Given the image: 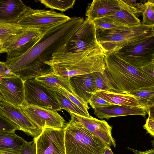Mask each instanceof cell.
<instances>
[{"label":"cell","mask_w":154,"mask_h":154,"mask_svg":"<svg viewBox=\"0 0 154 154\" xmlns=\"http://www.w3.org/2000/svg\"><path fill=\"white\" fill-rule=\"evenodd\" d=\"M17 130L20 129L16 125L0 114V132L15 131Z\"/></svg>","instance_id":"obj_33"},{"label":"cell","mask_w":154,"mask_h":154,"mask_svg":"<svg viewBox=\"0 0 154 154\" xmlns=\"http://www.w3.org/2000/svg\"><path fill=\"white\" fill-rule=\"evenodd\" d=\"M103 154H114L110 147L106 146L105 149Z\"/></svg>","instance_id":"obj_41"},{"label":"cell","mask_w":154,"mask_h":154,"mask_svg":"<svg viewBox=\"0 0 154 154\" xmlns=\"http://www.w3.org/2000/svg\"><path fill=\"white\" fill-rule=\"evenodd\" d=\"M75 0H42L40 2L46 8L63 12L73 7Z\"/></svg>","instance_id":"obj_28"},{"label":"cell","mask_w":154,"mask_h":154,"mask_svg":"<svg viewBox=\"0 0 154 154\" xmlns=\"http://www.w3.org/2000/svg\"><path fill=\"white\" fill-rule=\"evenodd\" d=\"M99 45L96 36L95 26L92 21L86 17L69 40L66 51L79 52Z\"/></svg>","instance_id":"obj_11"},{"label":"cell","mask_w":154,"mask_h":154,"mask_svg":"<svg viewBox=\"0 0 154 154\" xmlns=\"http://www.w3.org/2000/svg\"><path fill=\"white\" fill-rule=\"evenodd\" d=\"M66 48L53 54L45 63L52 72L69 79L81 75L103 72L106 69L105 54L99 45L79 52L66 51Z\"/></svg>","instance_id":"obj_2"},{"label":"cell","mask_w":154,"mask_h":154,"mask_svg":"<svg viewBox=\"0 0 154 154\" xmlns=\"http://www.w3.org/2000/svg\"><path fill=\"white\" fill-rule=\"evenodd\" d=\"M148 118L154 119V106L148 108Z\"/></svg>","instance_id":"obj_39"},{"label":"cell","mask_w":154,"mask_h":154,"mask_svg":"<svg viewBox=\"0 0 154 154\" xmlns=\"http://www.w3.org/2000/svg\"><path fill=\"white\" fill-rule=\"evenodd\" d=\"M154 26L142 25L122 29L96 28L97 43L105 54L115 52L132 42L154 36Z\"/></svg>","instance_id":"obj_4"},{"label":"cell","mask_w":154,"mask_h":154,"mask_svg":"<svg viewBox=\"0 0 154 154\" xmlns=\"http://www.w3.org/2000/svg\"><path fill=\"white\" fill-rule=\"evenodd\" d=\"M24 82L16 75L0 76V94L2 100L19 107L24 103Z\"/></svg>","instance_id":"obj_15"},{"label":"cell","mask_w":154,"mask_h":154,"mask_svg":"<svg viewBox=\"0 0 154 154\" xmlns=\"http://www.w3.org/2000/svg\"><path fill=\"white\" fill-rule=\"evenodd\" d=\"M48 88H51L57 90L62 94L80 108L87 115L90 116L88 111V109H89L88 104L86 103L83 100L76 95L73 94L62 88L54 87Z\"/></svg>","instance_id":"obj_31"},{"label":"cell","mask_w":154,"mask_h":154,"mask_svg":"<svg viewBox=\"0 0 154 154\" xmlns=\"http://www.w3.org/2000/svg\"><path fill=\"white\" fill-rule=\"evenodd\" d=\"M1 154H20V153L14 151H5L0 150Z\"/></svg>","instance_id":"obj_40"},{"label":"cell","mask_w":154,"mask_h":154,"mask_svg":"<svg viewBox=\"0 0 154 154\" xmlns=\"http://www.w3.org/2000/svg\"><path fill=\"white\" fill-rule=\"evenodd\" d=\"M125 4L123 0H94L88 5L85 15L93 21L120 10Z\"/></svg>","instance_id":"obj_17"},{"label":"cell","mask_w":154,"mask_h":154,"mask_svg":"<svg viewBox=\"0 0 154 154\" xmlns=\"http://www.w3.org/2000/svg\"><path fill=\"white\" fill-rule=\"evenodd\" d=\"M88 103L94 109L105 108L112 104L94 93L91 96Z\"/></svg>","instance_id":"obj_32"},{"label":"cell","mask_w":154,"mask_h":154,"mask_svg":"<svg viewBox=\"0 0 154 154\" xmlns=\"http://www.w3.org/2000/svg\"><path fill=\"white\" fill-rule=\"evenodd\" d=\"M13 75H15L11 71L6 62H2L0 60V76Z\"/></svg>","instance_id":"obj_36"},{"label":"cell","mask_w":154,"mask_h":154,"mask_svg":"<svg viewBox=\"0 0 154 154\" xmlns=\"http://www.w3.org/2000/svg\"><path fill=\"white\" fill-rule=\"evenodd\" d=\"M19 107L33 123L43 130L46 128H64L65 120L57 112L24 103Z\"/></svg>","instance_id":"obj_12"},{"label":"cell","mask_w":154,"mask_h":154,"mask_svg":"<svg viewBox=\"0 0 154 154\" xmlns=\"http://www.w3.org/2000/svg\"><path fill=\"white\" fill-rule=\"evenodd\" d=\"M71 119L95 136L107 146H116L115 139L112 134V127L105 120H100L90 116L86 117L73 113H70Z\"/></svg>","instance_id":"obj_13"},{"label":"cell","mask_w":154,"mask_h":154,"mask_svg":"<svg viewBox=\"0 0 154 154\" xmlns=\"http://www.w3.org/2000/svg\"><path fill=\"white\" fill-rule=\"evenodd\" d=\"M92 22L96 29H122L131 27L126 26L116 23L106 17L98 18Z\"/></svg>","instance_id":"obj_30"},{"label":"cell","mask_w":154,"mask_h":154,"mask_svg":"<svg viewBox=\"0 0 154 154\" xmlns=\"http://www.w3.org/2000/svg\"><path fill=\"white\" fill-rule=\"evenodd\" d=\"M94 94L112 104L142 107L135 97L129 94L103 90L97 91Z\"/></svg>","instance_id":"obj_20"},{"label":"cell","mask_w":154,"mask_h":154,"mask_svg":"<svg viewBox=\"0 0 154 154\" xmlns=\"http://www.w3.org/2000/svg\"><path fill=\"white\" fill-rule=\"evenodd\" d=\"M104 17L109 18L116 23L128 27H137L141 25L140 20L136 15L125 3L120 10Z\"/></svg>","instance_id":"obj_21"},{"label":"cell","mask_w":154,"mask_h":154,"mask_svg":"<svg viewBox=\"0 0 154 154\" xmlns=\"http://www.w3.org/2000/svg\"><path fill=\"white\" fill-rule=\"evenodd\" d=\"M27 7L20 0H0V23H17Z\"/></svg>","instance_id":"obj_19"},{"label":"cell","mask_w":154,"mask_h":154,"mask_svg":"<svg viewBox=\"0 0 154 154\" xmlns=\"http://www.w3.org/2000/svg\"><path fill=\"white\" fill-rule=\"evenodd\" d=\"M70 18L63 14L53 10L33 9L27 6L17 23L22 27L36 29L44 33L66 22Z\"/></svg>","instance_id":"obj_7"},{"label":"cell","mask_w":154,"mask_h":154,"mask_svg":"<svg viewBox=\"0 0 154 154\" xmlns=\"http://www.w3.org/2000/svg\"><path fill=\"white\" fill-rule=\"evenodd\" d=\"M97 91H106L121 93L106 68L103 72L93 73Z\"/></svg>","instance_id":"obj_24"},{"label":"cell","mask_w":154,"mask_h":154,"mask_svg":"<svg viewBox=\"0 0 154 154\" xmlns=\"http://www.w3.org/2000/svg\"><path fill=\"white\" fill-rule=\"evenodd\" d=\"M84 20L80 17H70L66 22L44 32L37 42L22 55L6 59L11 71L25 81L52 72L45 63L52 54L64 48Z\"/></svg>","instance_id":"obj_1"},{"label":"cell","mask_w":154,"mask_h":154,"mask_svg":"<svg viewBox=\"0 0 154 154\" xmlns=\"http://www.w3.org/2000/svg\"><path fill=\"white\" fill-rule=\"evenodd\" d=\"M0 154H1L0 153Z\"/></svg>","instance_id":"obj_44"},{"label":"cell","mask_w":154,"mask_h":154,"mask_svg":"<svg viewBox=\"0 0 154 154\" xmlns=\"http://www.w3.org/2000/svg\"><path fill=\"white\" fill-rule=\"evenodd\" d=\"M20 154H36V146L34 140L30 142L26 141L22 146Z\"/></svg>","instance_id":"obj_34"},{"label":"cell","mask_w":154,"mask_h":154,"mask_svg":"<svg viewBox=\"0 0 154 154\" xmlns=\"http://www.w3.org/2000/svg\"><path fill=\"white\" fill-rule=\"evenodd\" d=\"M141 24L144 26H154V1L148 0L144 3L142 11Z\"/></svg>","instance_id":"obj_29"},{"label":"cell","mask_w":154,"mask_h":154,"mask_svg":"<svg viewBox=\"0 0 154 154\" xmlns=\"http://www.w3.org/2000/svg\"><path fill=\"white\" fill-rule=\"evenodd\" d=\"M64 129L66 154H103L105 144L72 120Z\"/></svg>","instance_id":"obj_5"},{"label":"cell","mask_w":154,"mask_h":154,"mask_svg":"<svg viewBox=\"0 0 154 154\" xmlns=\"http://www.w3.org/2000/svg\"><path fill=\"white\" fill-rule=\"evenodd\" d=\"M48 88L55 97L61 110L64 109L69 113H72L86 117L90 116L87 115L80 108L62 94L51 88Z\"/></svg>","instance_id":"obj_26"},{"label":"cell","mask_w":154,"mask_h":154,"mask_svg":"<svg viewBox=\"0 0 154 154\" xmlns=\"http://www.w3.org/2000/svg\"><path fill=\"white\" fill-rule=\"evenodd\" d=\"M133 95L142 107L148 110L154 106V87L139 88L129 93Z\"/></svg>","instance_id":"obj_25"},{"label":"cell","mask_w":154,"mask_h":154,"mask_svg":"<svg viewBox=\"0 0 154 154\" xmlns=\"http://www.w3.org/2000/svg\"><path fill=\"white\" fill-rule=\"evenodd\" d=\"M94 114L100 119L131 115H140L145 117L148 110L142 107L112 104L104 108L94 109Z\"/></svg>","instance_id":"obj_18"},{"label":"cell","mask_w":154,"mask_h":154,"mask_svg":"<svg viewBox=\"0 0 154 154\" xmlns=\"http://www.w3.org/2000/svg\"><path fill=\"white\" fill-rule=\"evenodd\" d=\"M127 148L132 151L134 153V154H154V148L145 151H140L128 147Z\"/></svg>","instance_id":"obj_38"},{"label":"cell","mask_w":154,"mask_h":154,"mask_svg":"<svg viewBox=\"0 0 154 154\" xmlns=\"http://www.w3.org/2000/svg\"><path fill=\"white\" fill-rule=\"evenodd\" d=\"M93 73L75 75L69 79L75 94L88 104L93 94L97 91Z\"/></svg>","instance_id":"obj_16"},{"label":"cell","mask_w":154,"mask_h":154,"mask_svg":"<svg viewBox=\"0 0 154 154\" xmlns=\"http://www.w3.org/2000/svg\"><path fill=\"white\" fill-rule=\"evenodd\" d=\"M6 52V51L3 46V43L0 42V53Z\"/></svg>","instance_id":"obj_42"},{"label":"cell","mask_w":154,"mask_h":154,"mask_svg":"<svg viewBox=\"0 0 154 154\" xmlns=\"http://www.w3.org/2000/svg\"><path fill=\"white\" fill-rule=\"evenodd\" d=\"M2 96H1V95L0 94V101L1 100H2Z\"/></svg>","instance_id":"obj_43"},{"label":"cell","mask_w":154,"mask_h":154,"mask_svg":"<svg viewBox=\"0 0 154 154\" xmlns=\"http://www.w3.org/2000/svg\"><path fill=\"white\" fill-rule=\"evenodd\" d=\"M43 33L36 29L23 28L20 33L3 44L6 51V59L16 57L24 54L37 42Z\"/></svg>","instance_id":"obj_9"},{"label":"cell","mask_w":154,"mask_h":154,"mask_svg":"<svg viewBox=\"0 0 154 154\" xmlns=\"http://www.w3.org/2000/svg\"><path fill=\"white\" fill-rule=\"evenodd\" d=\"M105 54L106 68L121 93L129 94L139 88L154 87V78L140 68L131 66L114 52Z\"/></svg>","instance_id":"obj_3"},{"label":"cell","mask_w":154,"mask_h":154,"mask_svg":"<svg viewBox=\"0 0 154 154\" xmlns=\"http://www.w3.org/2000/svg\"><path fill=\"white\" fill-rule=\"evenodd\" d=\"M64 128H46L35 141L36 154H66Z\"/></svg>","instance_id":"obj_10"},{"label":"cell","mask_w":154,"mask_h":154,"mask_svg":"<svg viewBox=\"0 0 154 154\" xmlns=\"http://www.w3.org/2000/svg\"><path fill=\"white\" fill-rule=\"evenodd\" d=\"M35 79L47 87L62 88L75 95L69 79L53 72L38 77Z\"/></svg>","instance_id":"obj_23"},{"label":"cell","mask_w":154,"mask_h":154,"mask_svg":"<svg viewBox=\"0 0 154 154\" xmlns=\"http://www.w3.org/2000/svg\"><path fill=\"white\" fill-rule=\"evenodd\" d=\"M114 52L131 66L141 68L154 62V36L129 43Z\"/></svg>","instance_id":"obj_6"},{"label":"cell","mask_w":154,"mask_h":154,"mask_svg":"<svg viewBox=\"0 0 154 154\" xmlns=\"http://www.w3.org/2000/svg\"><path fill=\"white\" fill-rule=\"evenodd\" d=\"M140 69L147 75L154 78V62L151 63Z\"/></svg>","instance_id":"obj_37"},{"label":"cell","mask_w":154,"mask_h":154,"mask_svg":"<svg viewBox=\"0 0 154 154\" xmlns=\"http://www.w3.org/2000/svg\"><path fill=\"white\" fill-rule=\"evenodd\" d=\"M26 141L18 136L15 131L0 132V150L14 151L20 153Z\"/></svg>","instance_id":"obj_22"},{"label":"cell","mask_w":154,"mask_h":154,"mask_svg":"<svg viewBox=\"0 0 154 154\" xmlns=\"http://www.w3.org/2000/svg\"><path fill=\"white\" fill-rule=\"evenodd\" d=\"M143 127L146 131V133L149 134L152 137H154V119L148 118Z\"/></svg>","instance_id":"obj_35"},{"label":"cell","mask_w":154,"mask_h":154,"mask_svg":"<svg viewBox=\"0 0 154 154\" xmlns=\"http://www.w3.org/2000/svg\"><path fill=\"white\" fill-rule=\"evenodd\" d=\"M23 29L17 23H0V42L3 44L20 33Z\"/></svg>","instance_id":"obj_27"},{"label":"cell","mask_w":154,"mask_h":154,"mask_svg":"<svg viewBox=\"0 0 154 154\" xmlns=\"http://www.w3.org/2000/svg\"><path fill=\"white\" fill-rule=\"evenodd\" d=\"M0 114L16 125L27 135L37 137L43 130L33 123L20 108L2 99L0 101Z\"/></svg>","instance_id":"obj_14"},{"label":"cell","mask_w":154,"mask_h":154,"mask_svg":"<svg viewBox=\"0 0 154 154\" xmlns=\"http://www.w3.org/2000/svg\"><path fill=\"white\" fill-rule=\"evenodd\" d=\"M24 87V103L55 112L61 110L57 101L49 89L35 79L25 81Z\"/></svg>","instance_id":"obj_8"}]
</instances>
